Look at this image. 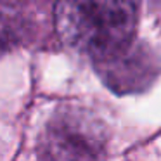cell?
<instances>
[{
    "instance_id": "cell-1",
    "label": "cell",
    "mask_w": 161,
    "mask_h": 161,
    "mask_svg": "<svg viewBox=\"0 0 161 161\" xmlns=\"http://www.w3.org/2000/svg\"><path fill=\"white\" fill-rule=\"evenodd\" d=\"M137 26V0H59L56 30L64 45L101 61L128 47Z\"/></svg>"
},
{
    "instance_id": "cell-2",
    "label": "cell",
    "mask_w": 161,
    "mask_h": 161,
    "mask_svg": "<svg viewBox=\"0 0 161 161\" xmlns=\"http://www.w3.org/2000/svg\"><path fill=\"white\" fill-rule=\"evenodd\" d=\"M106 142L104 121L83 108L68 106L47 123L40 147L47 161H97Z\"/></svg>"
},
{
    "instance_id": "cell-3",
    "label": "cell",
    "mask_w": 161,
    "mask_h": 161,
    "mask_svg": "<svg viewBox=\"0 0 161 161\" xmlns=\"http://www.w3.org/2000/svg\"><path fill=\"white\" fill-rule=\"evenodd\" d=\"M101 78L114 92H137L146 88L158 73L154 56L142 45L130 43L123 50L95 61Z\"/></svg>"
}]
</instances>
